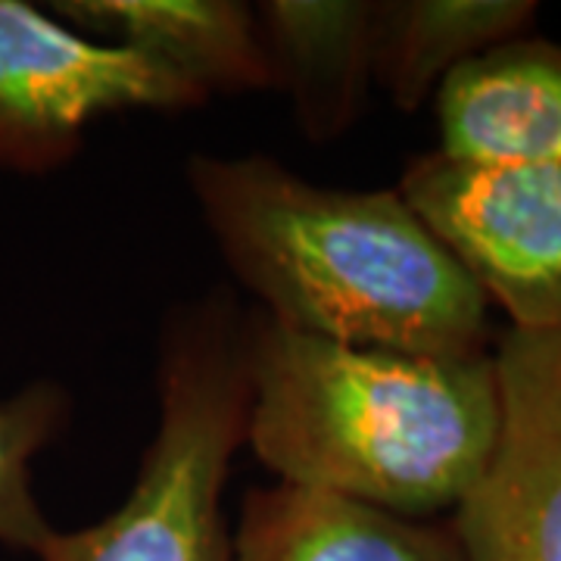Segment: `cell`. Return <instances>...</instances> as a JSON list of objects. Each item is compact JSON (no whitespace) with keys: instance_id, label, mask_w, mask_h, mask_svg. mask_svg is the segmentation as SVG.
<instances>
[{"instance_id":"obj_1","label":"cell","mask_w":561,"mask_h":561,"mask_svg":"<svg viewBox=\"0 0 561 561\" xmlns=\"http://www.w3.org/2000/svg\"><path fill=\"white\" fill-rule=\"evenodd\" d=\"M184 184L265 316L415 356L493 350L481 287L397 187L321 184L265 153H194Z\"/></svg>"},{"instance_id":"obj_2","label":"cell","mask_w":561,"mask_h":561,"mask_svg":"<svg viewBox=\"0 0 561 561\" xmlns=\"http://www.w3.org/2000/svg\"><path fill=\"white\" fill-rule=\"evenodd\" d=\"M243 446L278 483L400 518L453 512L500 431L493 350L415 356L243 312Z\"/></svg>"},{"instance_id":"obj_3","label":"cell","mask_w":561,"mask_h":561,"mask_svg":"<svg viewBox=\"0 0 561 561\" xmlns=\"http://www.w3.org/2000/svg\"><path fill=\"white\" fill-rule=\"evenodd\" d=\"M243 434V312L209 290L162 319L157 427L128 496L101 522L54 527L35 561H234L221 500Z\"/></svg>"},{"instance_id":"obj_4","label":"cell","mask_w":561,"mask_h":561,"mask_svg":"<svg viewBox=\"0 0 561 561\" xmlns=\"http://www.w3.org/2000/svg\"><path fill=\"white\" fill-rule=\"evenodd\" d=\"M209 98L135 50L84 35L47 7L0 0V172L66 169L101 119L191 113Z\"/></svg>"},{"instance_id":"obj_5","label":"cell","mask_w":561,"mask_h":561,"mask_svg":"<svg viewBox=\"0 0 561 561\" xmlns=\"http://www.w3.org/2000/svg\"><path fill=\"white\" fill-rule=\"evenodd\" d=\"M508 328H561V162L412 157L397 184Z\"/></svg>"},{"instance_id":"obj_6","label":"cell","mask_w":561,"mask_h":561,"mask_svg":"<svg viewBox=\"0 0 561 561\" xmlns=\"http://www.w3.org/2000/svg\"><path fill=\"white\" fill-rule=\"evenodd\" d=\"M493 362L496 443L446 524L465 561H561V328H505Z\"/></svg>"},{"instance_id":"obj_7","label":"cell","mask_w":561,"mask_h":561,"mask_svg":"<svg viewBox=\"0 0 561 561\" xmlns=\"http://www.w3.org/2000/svg\"><path fill=\"white\" fill-rule=\"evenodd\" d=\"M47 10L103 44L135 50L216 94L272 91L253 3L241 0H54Z\"/></svg>"},{"instance_id":"obj_8","label":"cell","mask_w":561,"mask_h":561,"mask_svg":"<svg viewBox=\"0 0 561 561\" xmlns=\"http://www.w3.org/2000/svg\"><path fill=\"white\" fill-rule=\"evenodd\" d=\"M434 116L449 160L561 162V41L522 35L465 62Z\"/></svg>"},{"instance_id":"obj_9","label":"cell","mask_w":561,"mask_h":561,"mask_svg":"<svg viewBox=\"0 0 561 561\" xmlns=\"http://www.w3.org/2000/svg\"><path fill=\"white\" fill-rule=\"evenodd\" d=\"M262 47L302 138L341 140L375 84V0H265L256 3Z\"/></svg>"},{"instance_id":"obj_10","label":"cell","mask_w":561,"mask_h":561,"mask_svg":"<svg viewBox=\"0 0 561 561\" xmlns=\"http://www.w3.org/2000/svg\"><path fill=\"white\" fill-rule=\"evenodd\" d=\"M234 561H465L446 522L400 518L290 483L253 486L231 530Z\"/></svg>"},{"instance_id":"obj_11","label":"cell","mask_w":561,"mask_h":561,"mask_svg":"<svg viewBox=\"0 0 561 561\" xmlns=\"http://www.w3.org/2000/svg\"><path fill=\"white\" fill-rule=\"evenodd\" d=\"M537 16L534 0H375V84L400 113H419L456 69L530 35Z\"/></svg>"},{"instance_id":"obj_12","label":"cell","mask_w":561,"mask_h":561,"mask_svg":"<svg viewBox=\"0 0 561 561\" xmlns=\"http://www.w3.org/2000/svg\"><path fill=\"white\" fill-rule=\"evenodd\" d=\"M72 421V397L60 381L38 378L0 397V546L38 556L54 524L35 493V461Z\"/></svg>"}]
</instances>
